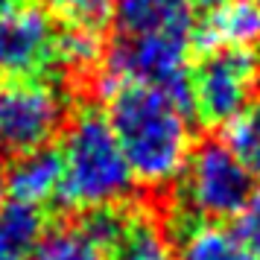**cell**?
<instances>
[{
  "label": "cell",
  "mask_w": 260,
  "mask_h": 260,
  "mask_svg": "<svg viewBox=\"0 0 260 260\" xmlns=\"http://www.w3.org/2000/svg\"><path fill=\"white\" fill-rule=\"evenodd\" d=\"M103 94L108 96V126L132 178L155 190L178 181L193 149L187 111L161 91L138 82H117Z\"/></svg>",
  "instance_id": "obj_1"
},
{
  "label": "cell",
  "mask_w": 260,
  "mask_h": 260,
  "mask_svg": "<svg viewBox=\"0 0 260 260\" xmlns=\"http://www.w3.org/2000/svg\"><path fill=\"white\" fill-rule=\"evenodd\" d=\"M61 184L56 199L71 211L114 208L135 187L132 170L120 152L108 117L94 106L79 108L68 123L59 146Z\"/></svg>",
  "instance_id": "obj_2"
},
{
  "label": "cell",
  "mask_w": 260,
  "mask_h": 260,
  "mask_svg": "<svg viewBox=\"0 0 260 260\" xmlns=\"http://www.w3.org/2000/svg\"><path fill=\"white\" fill-rule=\"evenodd\" d=\"M254 176L222 141H205L190 149L178 176V199L187 222H225L246 211Z\"/></svg>",
  "instance_id": "obj_3"
},
{
  "label": "cell",
  "mask_w": 260,
  "mask_h": 260,
  "mask_svg": "<svg viewBox=\"0 0 260 260\" xmlns=\"http://www.w3.org/2000/svg\"><path fill=\"white\" fill-rule=\"evenodd\" d=\"M260 88V50L222 47L190 61V108L208 126H225Z\"/></svg>",
  "instance_id": "obj_4"
},
{
  "label": "cell",
  "mask_w": 260,
  "mask_h": 260,
  "mask_svg": "<svg viewBox=\"0 0 260 260\" xmlns=\"http://www.w3.org/2000/svg\"><path fill=\"white\" fill-rule=\"evenodd\" d=\"M68 100L47 79H0V152L47 146L64 126Z\"/></svg>",
  "instance_id": "obj_5"
},
{
  "label": "cell",
  "mask_w": 260,
  "mask_h": 260,
  "mask_svg": "<svg viewBox=\"0 0 260 260\" xmlns=\"http://www.w3.org/2000/svg\"><path fill=\"white\" fill-rule=\"evenodd\" d=\"M61 21L36 0H21L0 18V79L59 76Z\"/></svg>",
  "instance_id": "obj_6"
},
{
  "label": "cell",
  "mask_w": 260,
  "mask_h": 260,
  "mask_svg": "<svg viewBox=\"0 0 260 260\" xmlns=\"http://www.w3.org/2000/svg\"><path fill=\"white\" fill-rule=\"evenodd\" d=\"M222 47L260 50L257 0H219L213 9L196 15L190 32V53H211Z\"/></svg>",
  "instance_id": "obj_7"
},
{
  "label": "cell",
  "mask_w": 260,
  "mask_h": 260,
  "mask_svg": "<svg viewBox=\"0 0 260 260\" xmlns=\"http://www.w3.org/2000/svg\"><path fill=\"white\" fill-rule=\"evenodd\" d=\"M196 12L187 0H114L108 29L117 38L135 36H184L190 38Z\"/></svg>",
  "instance_id": "obj_8"
},
{
  "label": "cell",
  "mask_w": 260,
  "mask_h": 260,
  "mask_svg": "<svg viewBox=\"0 0 260 260\" xmlns=\"http://www.w3.org/2000/svg\"><path fill=\"white\" fill-rule=\"evenodd\" d=\"M61 184V155L59 146H38L29 152L18 155L12 167H6V193L15 202L36 205L59 196Z\"/></svg>",
  "instance_id": "obj_9"
},
{
  "label": "cell",
  "mask_w": 260,
  "mask_h": 260,
  "mask_svg": "<svg viewBox=\"0 0 260 260\" xmlns=\"http://www.w3.org/2000/svg\"><path fill=\"white\" fill-rule=\"evenodd\" d=\"M47 234V213L36 205H0V260H29Z\"/></svg>",
  "instance_id": "obj_10"
},
{
  "label": "cell",
  "mask_w": 260,
  "mask_h": 260,
  "mask_svg": "<svg viewBox=\"0 0 260 260\" xmlns=\"http://www.w3.org/2000/svg\"><path fill=\"white\" fill-rule=\"evenodd\" d=\"M176 260H254L246 243L213 222H184Z\"/></svg>",
  "instance_id": "obj_11"
},
{
  "label": "cell",
  "mask_w": 260,
  "mask_h": 260,
  "mask_svg": "<svg viewBox=\"0 0 260 260\" xmlns=\"http://www.w3.org/2000/svg\"><path fill=\"white\" fill-rule=\"evenodd\" d=\"M111 260H176V251L152 216L126 213L123 228L111 246Z\"/></svg>",
  "instance_id": "obj_12"
},
{
  "label": "cell",
  "mask_w": 260,
  "mask_h": 260,
  "mask_svg": "<svg viewBox=\"0 0 260 260\" xmlns=\"http://www.w3.org/2000/svg\"><path fill=\"white\" fill-rule=\"evenodd\" d=\"M29 260H111L108 248L88 234L85 225L47 231Z\"/></svg>",
  "instance_id": "obj_13"
},
{
  "label": "cell",
  "mask_w": 260,
  "mask_h": 260,
  "mask_svg": "<svg viewBox=\"0 0 260 260\" xmlns=\"http://www.w3.org/2000/svg\"><path fill=\"white\" fill-rule=\"evenodd\" d=\"M225 146L246 164L251 176H260V106H248L225 123Z\"/></svg>",
  "instance_id": "obj_14"
},
{
  "label": "cell",
  "mask_w": 260,
  "mask_h": 260,
  "mask_svg": "<svg viewBox=\"0 0 260 260\" xmlns=\"http://www.w3.org/2000/svg\"><path fill=\"white\" fill-rule=\"evenodd\" d=\"M44 9L56 15L64 24L91 26V29H108L111 3L114 0H36Z\"/></svg>",
  "instance_id": "obj_15"
},
{
  "label": "cell",
  "mask_w": 260,
  "mask_h": 260,
  "mask_svg": "<svg viewBox=\"0 0 260 260\" xmlns=\"http://www.w3.org/2000/svg\"><path fill=\"white\" fill-rule=\"evenodd\" d=\"M237 237L246 243V248L254 254V260H260V190L251 193L246 211L240 213V231Z\"/></svg>",
  "instance_id": "obj_16"
},
{
  "label": "cell",
  "mask_w": 260,
  "mask_h": 260,
  "mask_svg": "<svg viewBox=\"0 0 260 260\" xmlns=\"http://www.w3.org/2000/svg\"><path fill=\"white\" fill-rule=\"evenodd\" d=\"M190 6H193V12L196 15H202V12H208V9H213L219 0H187Z\"/></svg>",
  "instance_id": "obj_17"
},
{
  "label": "cell",
  "mask_w": 260,
  "mask_h": 260,
  "mask_svg": "<svg viewBox=\"0 0 260 260\" xmlns=\"http://www.w3.org/2000/svg\"><path fill=\"white\" fill-rule=\"evenodd\" d=\"M6 199V164H3V158H0V205Z\"/></svg>",
  "instance_id": "obj_18"
},
{
  "label": "cell",
  "mask_w": 260,
  "mask_h": 260,
  "mask_svg": "<svg viewBox=\"0 0 260 260\" xmlns=\"http://www.w3.org/2000/svg\"><path fill=\"white\" fill-rule=\"evenodd\" d=\"M18 3H21V0H0V18H3V15L9 12V9H15Z\"/></svg>",
  "instance_id": "obj_19"
},
{
  "label": "cell",
  "mask_w": 260,
  "mask_h": 260,
  "mask_svg": "<svg viewBox=\"0 0 260 260\" xmlns=\"http://www.w3.org/2000/svg\"><path fill=\"white\" fill-rule=\"evenodd\" d=\"M257 6H260V0H257Z\"/></svg>",
  "instance_id": "obj_20"
}]
</instances>
